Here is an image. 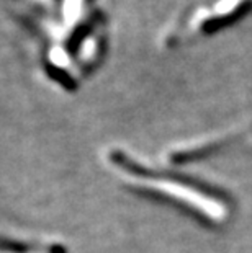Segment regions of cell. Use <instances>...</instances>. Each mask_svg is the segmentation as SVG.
Here are the masks:
<instances>
[{
  "mask_svg": "<svg viewBox=\"0 0 252 253\" xmlns=\"http://www.w3.org/2000/svg\"><path fill=\"white\" fill-rule=\"evenodd\" d=\"M149 186L160 191L162 195H167L170 198H175V199H179V201L190 204V206L200 209L202 212H205L211 217H221L224 214L221 204H218L216 201H213V199L206 198V196H202L200 193L194 190V188L182 185V183L152 180V181H149Z\"/></svg>",
  "mask_w": 252,
  "mask_h": 253,
  "instance_id": "1",
  "label": "cell"
}]
</instances>
